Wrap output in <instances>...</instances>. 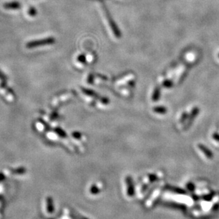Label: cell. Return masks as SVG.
I'll return each instance as SVG.
<instances>
[{"instance_id":"6da1fadb","label":"cell","mask_w":219,"mask_h":219,"mask_svg":"<svg viewBox=\"0 0 219 219\" xmlns=\"http://www.w3.org/2000/svg\"><path fill=\"white\" fill-rule=\"evenodd\" d=\"M55 43V39L53 37H48V38H45L40 40L33 41L27 43L26 46L27 48H34L39 46H46V45H50Z\"/></svg>"},{"instance_id":"7a4b0ae2","label":"cell","mask_w":219,"mask_h":219,"mask_svg":"<svg viewBox=\"0 0 219 219\" xmlns=\"http://www.w3.org/2000/svg\"><path fill=\"white\" fill-rule=\"evenodd\" d=\"M4 8L7 9H16L20 8V4L18 2L6 3L3 5Z\"/></svg>"},{"instance_id":"3957f363","label":"cell","mask_w":219,"mask_h":219,"mask_svg":"<svg viewBox=\"0 0 219 219\" xmlns=\"http://www.w3.org/2000/svg\"><path fill=\"white\" fill-rule=\"evenodd\" d=\"M28 14L30 16H34L36 14V9L33 8V7H29V9H28Z\"/></svg>"},{"instance_id":"277c9868","label":"cell","mask_w":219,"mask_h":219,"mask_svg":"<svg viewBox=\"0 0 219 219\" xmlns=\"http://www.w3.org/2000/svg\"><path fill=\"white\" fill-rule=\"evenodd\" d=\"M0 77L2 78V80H7V77H6V76H4V74H3V73H1V71H0Z\"/></svg>"}]
</instances>
